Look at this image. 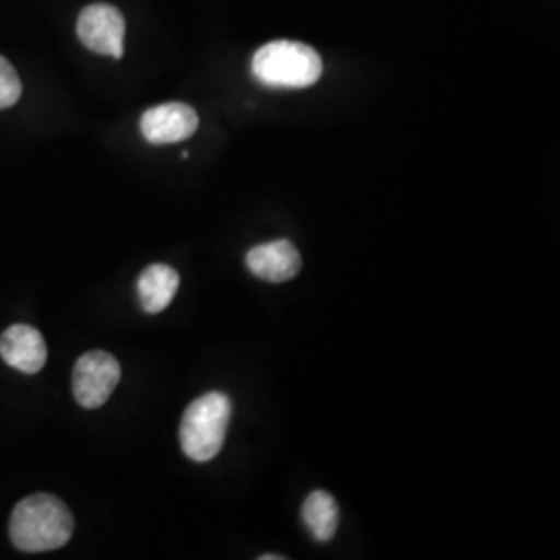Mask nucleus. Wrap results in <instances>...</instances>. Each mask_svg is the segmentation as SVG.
Wrapping results in <instances>:
<instances>
[{
    "mask_svg": "<svg viewBox=\"0 0 560 560\" xmlns=\"http://www.w3.org/2000/svg\"><path fill=\"white\" fill-rule=\"evenodd\" d=\"M73 525V515L60 499L32 494L15 504L9 534L15 548L23 552H48L71 540Z\"/></svg>",
    "mask_w": 560,
    "mask_h": 560,
    "instance_id": "obj_1",
    "label": "nucleus"
},
{
    "mask_svg": "<svg viewBox=\"0 0 560 560\" xmlns=\"http://www.w3.org/2000/svg\"><path fill=\"white\" fill-rule=\"evenodd\" d=\"M254 78L268 88L301 90L320 80V55L301 42L277 40L261 46L252 59Z\"/></svg>",
    "mask_w": 560,
    "mask_h": 560,
    "instance_id": "obj_2",
    "label": "nucleus"
},
{
    "mask_svg": "<svg viewBox=\"0 0 560 560\" xmlns=\"http://www.w3.org/2000/svg\"><path fill=\"white\" fill-rule=\"evenodd\" d=\"M233 413L231 399L224 393H206L194 400L180 420V448L196 463L214 459L226 439Z\"/></svg>",
    "mask_w": 560,
    "mask_h": 560,
    "instance_id": "obj_3",
    "label": "nucleus"
},
{
    "mask_svg": "<svg viewBox=\"0 0 560 560\" xmlns=\"http://www.w3.org/2000/svg\"><path fill=\"white\" fill-rule=\"evenodd\" d=\"M119 381V361L106 351H90L73 368V395L81 407L98 409L110 399Z\"/></svg>",
    "mask_w": 560,
    "mask_h": 560,
    "instance_id": "obj_4",
    "label": "nucleus"
},
{
    "mask_svg": "<svg viewBox=\"0 0 560 560\" xmlns=\"http://www.w3.org/2000/svg\"><path fill=\"white\" fill-rule=\"evenodd\" d=\"M81 44L102 57L122 59L125 52V18L117 7L106 2L88 4L78 20Z\"/></svg>",
    "mask_w": 560,
    "mask_h": 560,
    "instance_id": "obj_5",
    "label": "nucleus"
},
{
    "mask_svg": "<svg viewBox=\"0 0 560 560\" xmlns=\"http://www.w3.org/2000/svg\"><path fill=\"white\" fill-rule=\"evenodd\" d=\"M200 127L198 113L183 102H166L143 113L140 120L141 136L154 145L179 143L189 140Z\"/></svg>",
    "mask_w": 560,
    "mask_h": 560,
    "instance_id": "obj_6",
    "label": "nucleus"
},
{
    "mask_svg": "<svg viewBox=\"0 0 560 560\" xmlns=\"http://www.w3.org/2000/svg\"><path fill=\"white\" fill-rule=\"evenodd\" d=\"M245 264L256 279L279 284L298 277L301 256L291 241H270L252 247L245 256Z\"/></svg>",
    "mask_w": 560,
    "mask_h": 560,
    "instance_id": "obj_7",
    "label": "nucleus"
},
{
    "mask_svg": "<svg viewBox=\"0 0 560 560\" xmlns=\"http://www.w3.org/2000/svg\"><path fill=\"white\" fill-rule=\"evenodd\" d=\"M0 358L23 374H38L46 365V342L34 326L15 324L0 335Z\"/></svg>",
    "mask_w": 560,
    "mask_h": 560,
    "instance_id": "obj_8",
    "label": "nucleus"
},
{
    "mask_svg": "<svg viewBox=\"0 0 560 560\" xmlns=\"http://www.w3.org/2000/svg\"><path fill=\"white\" fill-rule=\"evenodd\" d=\"M179 272L166 264L148 266L138 279V298L145 314H161L179 291Z\"/></svg>",
    "mask_w": 560,
    "mask_h": 560,
    "instance_id": "obj_9",
    "label": "nucleus"
},
{
    "mask_svg": "<svg viewBox=\"0 0 560 560\" xmlns=\"http://www.w3.org/2000/svg\"><path fill=\"white\" fill-rule=\"evenodd\" d=\"M301 517L316 541H330L339 529V504L324 492L314 490L301 506Z\"/></svg>",
    "mask_w": 560,
    "mask_h": 560,
    "instance_id": "obj_10",
    "label": "nucleus"
},
{
    "mask_svg": "<svg viewBox=\"0 0 560 560\" xmlns=\"http://www.w3.org/2000/svg\"><path fill=\"white\" fill-rule=\"evenodd\" d=\"M21 98V81L15 67L0 57V110L11 108Z\"/></svg>",
    "mask_w": 560,
    "mask_h": 560,
    "instance_id": "obj_11",
    "label": "nucleus"
},
{
    "mask_svg": "<svg viewBox=\"0 0 560 560\" xmlns=\"http://www.w3.org/2000/svg\"><path fill=\"white\" fill-rule=\"evenodd\" d=\"M260 560H284L282 555H261Z\"/></svg>",
    "mask_w": 560,
    "mask_h": 560,
    "instance_id": "obj_12",
    "label": "nucleus"
}]
</instances>
